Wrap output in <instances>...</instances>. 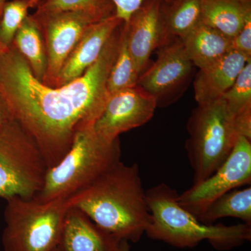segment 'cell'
Segmentation results:
<instances>
[{
  "instance_id": "obj_16",
  "label": "cell",
  "mask_w": 251,
  "mask_h": 251,
  "mask_svg": "<svg viewBox=\"0 0 251 251\" xmlns=\"http://www.w3.org/2000/svg\"><path fill=\"white\" fill-rule=\"evenodd\" d=\"M188 57L200 69L214 64L232 50V39L201 22L181 39Z\"/></svg>"
},
{
  "instance_id": "obj_20",
  "label": "cell",
  "mask_w": 251,
  "mask_h": 251,
  "mask_svg": "<svg viewBox=\"0 0 251 251\" xmlns=\"http://www.w3.org/2000/svg\"><path fill=\"white\" fill-rule=\"evenodd\" d=\"M235 218L244 224H251V186L229 191L216 199L197 219L206 224H212L223 218Z\"/></svg>"
},
{
  "instance_id": "obj_32",
  "label": "cell",
  "mask_w": 251,
  "mask_h": 251,
  "mask_svg": "<svg viewBox=\"0 0 251 251\" xmlns=\"http://www.w3.org/2000/svg\"><path fill=\"white\" fill-rule=\"evenodd\" d=\"M62 251V250H61L60 249V248L59 247V246L58 247H57V248H56L55 249H54L53 251Z\"/></svg>"
},
{
  "instance_id": "obj_10",
  "label": "cell",
  "mask_w": 251,
  "mask_h": 251,
  "mask_svg": "<svg viewBox=\"0 0 251 251\" xmlns=\"http://www.w3.org/2000/svg\"><path fill=\"white\" fill-rule=\"evenodd\" d=\"M157 105V99L138 85L115 92L109 96L94 130L107 141H115L122 133L148 123Z\"/></svg>"
},
{
  "instance_id": "obj_11",
  "label": "cell",
  "mask_w": 251,
  "mask_h": 251,
  "mask_svg": "<svg viewBox=\"0 0 251 251\" xmlns=\"http://www.w3.org/2000/svg\"><path fill=\"white\" fill-rule=\"evenodd\" d=\"M161 0H147L125 23L128 50L139 75L151 52L164 40L161 16Z\"/></svg>"
},
{
  "instance_id": "obj_19",
  "label": "cell",
  "mask_w": 251,
  "mask_h": 251,
  "mask_svg": "<svg viewBox=\"0 0 251 251\" xmlns=\"http://www.w3.org/2000/svg\"><path fill=\"white\" fill-rule=\"evenodd\" d=\"M161 16L166 37L182 39L201 22V0L162 1Z\"/></svg>"
},
{
  "instance_id": "obj_28",
  "label": "cell",
  "mask_w": 251,
  "mask_h": 251,
  "mask_svg": "<svg viewBox=\"0 0 251 251\" xmlns=\"http://www.w3.org/2000/svg\"><path fill=\"white\" fill-rule=\"evenodd\" d=\"M116 251H130L129 242L126 240L120 241Z\"/></svg>"
},
{
  "instance_id": "obj_17",
  "label": "cell",
  "mask_w": 251,
  "mask_h": 251,
  "mask_svg": "<svg viewBox=\"0 0 251 251\" xmlns=\"http://www.w3.org/2000/svg\"><path fill=\"white\" fill-rule=\"evenodd\" d=\"M201 22L232 39L251 18V0H201Z\"/></svg>"
},
{
  "instance_id": "obj_15",
  "label": "cell",
  "mask_w": 251,
  "mask_h": 251,
  "mask_svg": "<svg viewBox=\"0 0 251 251\" xmlns=\"http://www.w3.org/2000/svg\"><path fill=\"white\" fill-rule=\"evenodd\" d=\"M249 60L251 59L232 50L217 62L200 69L194 81L195 98L198 104L222 98Z\"/></svg>"
},
{
  "instance_id": "obj_9",
  "label": "cell",
  "mask_w": 251,
  "mask_h": 251,
  "mask_svg": "<svg viewBox=\"0 0 251 251\" xmlns=\"http://www.w3.org/2000/svg\"><path fill=\"white\" fill-rule=\"evenodd\" d=\"M44 36L48 67L44 83L53 87L61 69L86 30L105 19L87 11L36 13L32 15Z\"/></svg>"
},
{
  "instance_id": "obj_12",
  "label": "cell",
  "mask_w": 251,
  "mask_h": 251,
  "mask_svg": "<svg viewBox=\"0 0 251 251\" xmlns=\"http://www.w3.org/2000/svg\"><path fill=\"white\" fill-rule=\"evenodd\" d=\"M122 23L114 14L92 24L66 60L53 87L67 85L83 75L98 59L104 46Z\"/></svg>"
},
{
  "instance_id": "obj_23",
  "label": "cell",
  "mask_w": 251,
  "mask_h": 251,
  "mask_svg": "<svg viewBox=\"0 0 251 251\" xmlns=\"http://www.w3.org/2000/svg\"><path fill=\"white\" fill-rule=\"evenodd\" d=\"M29 8L25 0H11L5 3L0 17V41L6 49L12 46L14 36L28 16Z\"/></svg>"
},
{
  "instance_id": "obj_4",
  "label": "cell",
  "mask_w": 251,
  "mask_h": 251,
  "mask_svg": "<svg viewBox=\"0 0 251 251\" xmlns=\"http://www.w3.org/2000/svg\"><path fill=\"white\" fill-rule=\"evenodd\" d=\"M121 158L120 139L108 142L94 125L77 130L72 145L57 164L49 168L34 199L41 202L67 199L96 181Z\"/></svg>"
},
{
  "instance_id": "obj_8",
  "label": "cell",
  "mask_w": 251,
  "mask_h": 251,
  "mask_svg": "<svg viewBox=\"0 0 251 251\" xmlns=\"http://www.w3.org/2000/svg\"><path fill=\"white\" fill-rule=\"evenodd\" d=\"M251 184V143L239 135L226 161L204 181L178 196V202L198 218L211 203L229 191Z\"/></svg>"
},
{
  "instance_id": "obj_7",
  "label": "cell",
  "mask_w": 251,
  "mask_h": 251,
  "mask_svg": "<svg viewBox=\"0 0 251 251\" xmlns=\"http://www.w3.org/2000/svg\"><path fill=\"white\" fill-rule=\"evenodd\" d=\"M48 169L35 142L13 119L0 130V198H34Z\"/></svg>"
},
{
  "instance_id": "obj_22",
  "label": "cell",
  "mask_w": 251,
  "mask_h": 251,
  "mask_svg": "<svg viewBox=\"0 0 251 251\" xmlns=\"http://www.w3.org/2000/svg\"><path fill=\"white\" fill-rule=\"evenodd\" d=\"M36 13L87 11L106 18L115 14L111 0H42L38 5Z\"/></svg>"
},
{
  "instance_id": "obj_13",
  "label": "cell",
  "mask_w": 251,
  "mask_h": 251,
  "mask_svg": "<svg viewBox=\"0 0 251 251\" xmlns=\"http://www.w3.org/2000/svg\"><path fill=\"white\" fill-rule=\"evenodd\" d=\"M193 63L181 41L165 46L152 66L140 75L138 85L157 99L187 77Z\"/></svg>"
},
{
  "instance_id": "obj_31",
  "label": "cell",
  "mask_w": 251,
  "mask_h": 251,
  "mask_svg": "<svg viewBox=\"0 0 251 251\" xmlns=\"http://www.w3.org/2000/svg\"><path fill=\"white\" fill-rule=\"evenodd\" d=\"M0 17H1V16H0ZM6 50L8 49H6V48H5L4 46H3V44H1V41H0V54L2 53V52H5V51H6Z\"/></svg>"
},
{
  "instance_id": "obj_14",
  "label": "cell",
  "mask_w": 251,
  "mask_h": 251,
  "mask_svg": "<svg viewBox=\"0 0 251 251\" xmlns=\"http://www.w3.org/2000/svg\"><path fill=\"white\" fill-rule=\"evenodd\" d=\"M120 241L99 227L80 209L69 207L59 247L62 251H116Z\"/></svg>"
},
{
  "instance_id": "obj_2",
  "label": "cell",
  "mask_w": 251,
  "mask_h": 251,
  "mask_svg": "<svg viewBox=\"0 0 251 251\" xmlns=\"http://www.w3.org/2000/svg\"><path fill=\"white\" fill-rule=\"evenodd\" d=\"M67 201L99 227L128 242H139L151 221L137 164L119 162Z\"/></svg>"
},
{
  "instance_id": "obj_1",
  "label": "cell",
  "mask_w": 251,
  "mask_h": 251,
  "mask_svg": "<svg viewBox=\"0 0 251 251\" xmlns=\"http://www.w3.org/2000/svg\"><path fill=\"white\" fill-rule=\"evenodd\" d=\"M121 26L83 75L58 87L36 79L11 46L0 54V90L13 117L40 150L48 168L59 163L77 130L94 125L109 98L108 79L120 45Z\"/></svg>"
},
{
  "instance_id": "obj_25",
  "label": "cell",
  "mask_w": 251,
  "mask_h": 251,
  "mask_svg": "<svg viewBox=\"0 0 251 251\" xmlns=\"http://www.w3.org/2000/svg\"><path fill=\"white\" fill-rule=\"evenodd\" d=\"M232 48L233 50L251 59V18L232 39Z\"/></svg>"
},
{
  "instance_id": "obj_5",
  "label": "cell",
  "mask_w": 251,
  "mask_h": 251,
  "mask_svg": "<svg viewBox=\"0 0 251 251\" xmlns=\"http://www.w3.org/2000/svg\"><path fill=\"white\" fill-rule=\"evenodd\" d=\"M187 130L186 150L196 184L226 161L240 135L235 116L223 98L198 104L188 120Z\"/></svg>"
},
{
  "instance_id": "obj_21",
  "label": "cell",
  "mask_w": 251,
  "mask_h": 251,
  "mask_svg": "<svg viewBox=\"0 0 251 251\" xmlns=\"http://www.w3.org/2000/svg\"><path fill=\"white\" fill-rule=\"evenodd\" d=\"M139 76L128 50L127 27L123 23L121 26L118 52L109 74V94L136 87Z\"/></svg>"
},
{
  "instance_id": "obj_30",
  "label": "cell",
  "mask_w": 251,
  "mask_h": 251,
  "mask_svg": "<svg viewBox=\"0 0 251 251\" xmlns=\"http://www.w3.org/2000/svg\"><path fill=\"white\" fill-rule=\"evenodd\" d=\"M9 0H0V16H1V13H2L3 7H4L5 3Z\"/></svg>"
},
{
  "instance_id": "obj_24",
  "label": "cell",
  "mask_w": 251,
  "mask_h": 251,
  "mask_svg": "<svg viewBox=\"0 0 251 251\" xmlns=\"http://www.w3.org/2000/svg\"><path fill=\"white\" fill-rule=\"evenodd\" d=\"M222 98L234 116L251 108V60L246 64Z\"/></svg>"
},
{
  "instance_id": "obj_6",
  "label": "cell",
  "mask_w": 251,
  "mask_h": 251,
  "mask_svg": "<svg viewBox=\"0 0 251 251\" xmlns=\"http://www.w3.org/2000/svg\"><path fill=\"white\" fill-rule=\"evenodd\" d=\"M69 205L67 198L41 202L34 198L6 199L5 251H52L58 247Z\"/></svg>"
},
{
  "instance_id": "obj_27",
  "label": "cell",
  "mask_w": 251,
  "mask_h": 251,
  "mask_svg": "<svg viewBox=\"0 0 251 251\" xmlns=\"http://www.w3.org/2000/svg\"><path fill=\"white\" fill-rule=\"evenodd\" d=\"M14 119L7 100L0 90V130Z\"/></svg>"
},
{
  "instance_id": "obj_18",
  "label": "cell",
  "mask_w": 251,
  "mask_h": 251,
  "mask_svg": "<svg viewBox=\"0 0 251 251\" xmlns=\"http://www.w3.org/2000/svg\"><path fill=\"white\" fill-rule=\"evenodd\" d=\"M12 46L26 59L36 79L44 82L47 72V52L37 21L28 15L16 32Z\"/></svg>"
},
{
  "instance_id": "obj_3",
  "label": "cell",
  "mask_w": 251,
  "mask_h": 251,
  "mask_svg": "<svg viewBox=\"0 0 251 251\" xmlns=\"http://www.w3.org/2000/svg\"><path fill=\"white\" fill-rule=\"evenodd\" d=\"M178 194L166 184L146 191L151 221L145 234L177 248H193L207 241L220 251H226L251 240V224L234 226L206 224L180 205Z\"/></svg>"
},
{
  "instance_id": "obj_29",
  "label": "cell",
  "mask_w": 251,
  "mask_h": 251,
  "mask_svg": "<svg viewBox=\"0 0 251 251\" xmlns=\"http://www.w3.org/2000/svg\"><path fill=\"white\" fill-rule=\"evenodd\" d=\"M29 4L30 8L37 7L38 5L40 4L42 0H25Z\"/></svg>"
},
{
  "instance_id": "obj_26",
  "label": "cell",
  "mask_w": 251,
  "mask_h": 251,
  "mask_svg": "<svg viewBox=\"0 0 251 251\" xmlns=\"http://www.w3.org/2000/svg\"><path fill=\"white\" fill-rule=\"evenodd\" d=\"M115 6V16L123 23H128L132 15L134 14L147 0H111ZM170 1L171 0H161Z\"/></svg>"
}]
</instances>
